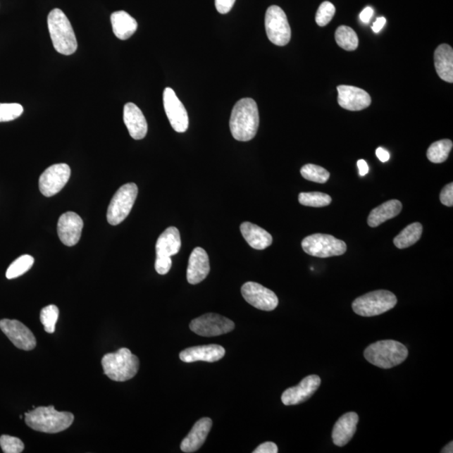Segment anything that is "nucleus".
<instances>
[{
  "mask_svg": "<svg viewBox=\"0 0 453 453\" xmlns=\"http://www.w3.org/2000/svg\"><path fill=\"white\" fill-rule=\"evenodd\" d=\"M440 201L447 206H453V183L447 185L440 194Z\"/></svg>",
  "mask_w": 453,
  "mask_h": 453,
  "instance_id": "obj_39",
  "label": "nucleus"
},
{
  "mask_svg": "<svg viewBox=\"0 0 453 453\" xmlns=\"http://www.w3.org/2000/svg\"><path fill=\"white\" fill-rule=\"evenodd\" d=\"M321 382L322 381L318 376H306L298 385L285 390L281 397L283 403L285 406H294L306 402L318 390Z\"/></svg>",
  "mask_w": 453,
  "mask_h": 453,
  "instance_id": "obj_15",
  "label": "nucleus"
},
{
  "mask_svg": "<svg viewBox=\"0 0 453 453\" xmlns=\"http://www.w3.org/2000/svg\"><path fill=\"white\" fill-rule=\"evenodd\" d=\"M422 232L423 227L420 223H411L395 237L394 244L399 249L411 247L420 240Z\"/></svg>",
  "mask_w": 453,
  "mask_h": 453,
  "instance_id": "obj_28",
  "label": "nucleus"
},
{
  "mask_svg": "<svg viewBox=\"0 0 453 453\" xmlns=\"http://www.w3.org/2000/svg\"><path fill=\"white\" fill-rule=\"evenodd\" d=\"M357 165L359 167V175H361V177H364L365 175L368 174L369 169L366 161L364 160H359Z\"/></svg>",
  "mask_w": 453,
  "mask_h": 453,
  "instance_id": "obj_45",
  "label": "nucleus"
},
{
  "mask_svg": "<svg viewBox=\"0 0 453 453\" xmlns=\"http://www.w3.org/2000/svg\"><path fill=\"white\" fill-rule=\"evenodd\" d=\"M182 241L177 228H167L159 237L156 244V257H171L181 249Z\"/></svg>",
  "mask_w": 453,
  "mask_h": 453,
  "instance_id": "obj_23",
  "label": "nucleus"
},
{
  "mask_svg": "<svg viewBox=\"0 0 453 453\" xmlns=\"http://www.w3.org/2000/svg\"><path fill=\"white\" fill-rule=\"evenodd\" d=\"M303 250L311 256L329 258L340 256L347 252L345 242L329 235L315 234L302 242Z\"/></svg>",
  "mask_w": 453,
  "mask_h": 453,
  "instance_id": "obj_8",
  "label": "nucleus"
},
{
  "mask_svg": "<svg viewBox=\"0 0 453 453\" xmlns=\"http://www.w3.org/2000/svg\"><path fill=\"white\" fill-rule=\"evenodd\" d=\"M163 103L167 118L173 130L178 133L186 132L189 125L187 109L170 87L164 90Z\"/></svg>",
  "mask_w": 453,
  "mask_h": 453,
  "instance_id": "obj_14",
  "label": "nucleus"
},
{
  "mask_svg": "<svg viewBox=\"0 0 453 453\" xmlns=\"http://www.w3.org/2000/svg\"><path fill=\"white\" fill-rule=\"evenodd\" d=\"M359 416L355 412L346 413L342 416L333 426V441L337 447H345L353 438L357 424Z\"/></svg>",
  "mask_w": 453,
  "mask_h": 453,
  "instance_id": "obj_21",
  "label": "nucleus"
},
{
  "mask_svg": "<svg viewBox=\"0 0 453 453\" xmlns=\"http://www.w3.org/2000/svg\"><path fill=\"white\" fill-rule=\"evenodd\" d=\"M210 272L208 254L204 249L196 248L189 258L187 278L189 283L197 285L206 278Z\"/></svg>",
  "mask_w": 453,
  "mask_h": 453,
  "instance_id": "obj_19",
  "label": "nucleus"
},
{
  "mask_svg": "<svg viewBox=\"0 0 453 453\" xmlns=\"http://www.w3.org/2000/svg\"><path fill=\"white\" fill-rule=\"evenodd\" d=\"M0 447L4 453H20L25 449L24 443L20 438L8 435L0 437Z\"/></svg>",
  "mask_w": 453,
  "mask_h": 453,
  "instance_id": "obj_37",
  "label": "nucleus"
},
{
  "mask_svg": "<svg viewBox=\"0 0 453 453\" xmlns=\"http://www.w3.org/2000/svg\"><path fill=\"white\" fill-rule=\"evenodd\" d=\"M23 112L24 108L20 104H0V123L15 120Z\"/></svg>",
  "mask_w": 453,
  "mask_h": 453,
  "instance_id": "obj_35",
  "label": "nucleus"
},
{
  "mask_svg": "<svg viewBox=\"0 0 453 453\" xmlns=\"http://www.w3.org/2000/svg\"><path fill=\"white\" fill-rule=\"evenodd\" d=\"M173 266L170 257H156L155 263L156 271L158 274L166 275Z\"/></svg>",
  "mask_w": 453,
  "mask_h": 453,
  "instance_id": "obj_38",
  "label": "nucleus"
},
{
  "mask_svg": "<svg viewBox=\"0 0 453 453\" xmlns=\"http://www.w3.org/2000/svg\"><path fill=\"white\" fill-rule=\"evenodd\" d=\"M124 122L128 131L134 139H142L148 131L147 121L138 106L133 103H128L124 108Z\"/></svg>",
  "mask_w": 453,
  "mask_h": 453,
  "instance_id": "obj_20",
  "label": "nucleus"
},
{
  "mask_svg": "<svg viewBox=\"0 0 453 453\" xmlns=\"http://www.w3.org/2000/svg\"><path fill=\"white\" fill-rule=\"evenodd\" d=\"M337 45L346 51H355L359 46V38L354 30L349 26H340L336 30Z\"/></svg>",
  "mask_w": 453,
  "mask_h": 453,
  "instance_id": "obj_30",
  "label": "nucleus"
},
{
  "mask_svg": "<svg viewBox=\"0 0 453 453\" xmlns=\"http://www.w3.org/2000/svg\"><path fill=\"white\" fill-rule=\"evenodd\" d=\"M59 318V309L55 305H49L44 309L39 314V319L44 326V329L48 333H54L56 330V324Z\"/></svg>",
  "mask_w": 453,
  "mask_h": 453,
  "instance_id": "obj_34",
  "label": "nucleus"
},
{
  "mask_svg": "<svg viewBox=\"0 0 453 453\" xmlns=\"http://www.w3.org/2000/svg\"><path fill=\"white\" fill-rule=\"evenodd\" d=\"M232 321L215 314L202 315L192 321L190 328L193 333L202 337H216L230 333L235 329Z\"/></svg>",
  "mask_w": 453,
  "mask_h": 453,
  "instance_id": "obj_10",
  "label": "nucleus"
},
{
  "mask_svg": "<svg viewBox=\"0 0 453 453\" xmlns=\"http://www.w3.org/2000/svg\"><path fill=\"white\" fill-rule=\"evenodd\" d=\"M83 221L78 214L73 212L65 213L57 223V232L63 244L72 247L81 239Z\"/></svg>",
  "mask_w": 453,
  "mask_h": 453,
  "instance_id": "obj_16",
  "label": "nucleus"
},
{
  "mask_svg": "<svg viewBox=\"0 0 453 453\" xmlns=\"http://www.w3.org/2000/svg\"><path fill=\"white\" fill-rule=\"evenodd\" d=\"M407 357V347L402 342L394 340L373 342L364 351V358L367 361L381 368L397 366Z\"/></svg>",
  "mask_w": 453,
  "mask_h": 453,
  "instance_id": "obj_5",
  "label": "nucleus"
},
{
  "mask_svg": "<svg viewBox=\"0 0 453 453\" xmlns=\"http://www.w3.org/2000/svg\"><path fill=\"white\" fill-rule=\"evenodd\" d=\"M48 29L55 50L59 54L70 56L77 49L74 30L67 15L60 8H54L48 15Z\"/></svg>",
  "mask_w": 453,
  "mask_h": 453,
  "instance_id": "obj_3",
  "label": "nucleus"
},
{
  "mask_svg": "<svg viewBox=\"0 0 453 453\" xmlns=\"http://www.w3.org/2000/svg\"><path fill=\"white\" fill-rule=\"evenodd\" d=\"M225 355V349L216 345L188 347L180 354V359L185 363L204 361L217 362Z\"/></svg>",
  "mask_w": 453,
  "mask_h": 453,
  "instance_id": "obj_18",
  "label": "nucleus"
},
{
  "mask_svg": "<svg viewBox=\"0 0 453 453\" xmlns=\"http://www.w3.org/2000/svg\"><path fill=\"white\" fill-rule=\"evenodd\" d=\"M259 114L256 102L245 98L237 101L231 113L230 126L232 135L239 142H249L257 134Z\"/></svg>",
  "mask_w": 453,
  "mask_h": 453,
  "instance_id": "obj_1",
  "label": "nucleus"
},
{
  "mask_svg": "<svg viewBox=\"0 0 453 453\" xmlns=\"http://www.w3.org/2000/svg\"><path fill=\"white\" fill-rule=\"evenodd\" d=\"M71 177V168L67 164L52 165L44 171L39 179V191L45 197L55 196L63 190Z\"/></svg>",
  "mask_w": 453,
  "mask_h": 453,
  "instance_id": "obj_11",
  "label": "nucleus"
},
{
  "mask_svg": "<svg viewBox=\"0 0 453 453\" xmlns=\"http://www.w3.org/2000/svg\"><path fill=\"white\" fill-rule=\"evenodd\" d=\"M244 300L255 309L271 311L279 304L278 297L272 290L256 283H245L241 289Z\"/></svg>",
  "mask_w": 453,
  "mask_h": 453,
  "instance_id": "obj_12",
  "label": "nucleus"
},
{
  "mask_svg": "<svg viewBox=\"0 0 453 453\" xmlns=\"http://www.w3.org/2000/svg\"><path fill=\"white\" fill-rule=\"evenodd\" d=\"M0 329L19 349L30 351L37 346L33 333L19 321L2 319L0 321Z\"/></svg>",
  "mask_w": 453,
  "mask_h": 453,
  "instance_id": "obj_13",
  "label": "nucleus"
},
{
  "mask_svg": "<svg viewBox=\"0 0 453 453\" xmlns=\"http://www.w3.org/2000/svg\"><path fill=\"white\" fill-rule=\"evenodd\" d=\"M442 453H452L453 452V442L448 443L445 447L442 450Z\"/></svg>",
  "mask_w": 453,
  "mask_h": 453,
  "instance_id": "obj_46",
  "label": "nucleus"
},
{
  "mask_svg": "<svg viewBox=\"0 0 453 453\" xmlns=\"http://www.w3.org/2000/svg\"><path fill=\"white\" fill-rule=\"evenodd\" d=\"M298 199L302 205L312 208H323L332 202L331 197L326 193L318 192H302L299 194Z\"/></svg>",
  "mask_w": 453,
  "mask_h": 453,
  "instance_id": "obj_31",
  "label": "nucleus"
},
{
  "mask_svg": "<svg viewBox=\"0 0 453 453\" xmlns=\"http://www.w3.org/2000/svg\"><path fill=\"white\" fill-rule=\"evenodd\" d=\"M376 156L382 162H387L390 160V155L384 148L380 147L376 149Z\"/></svg>",
  "mask_w": 453,
  "mask_h": 453,
  "instance_id": "obj_43",
  "label": "nucleus"
},
{
  "mask_svg": "<svg viewBox=\"0 0 453 453\" xmlns=\"http://www.w3.org/2000/svg\"><path fill=\"white\" fill-rule=\"evenodd\" d=\"M113 32L122 41L130 38L138 28L137 21L125 11H116L111 15Z\"/></svg>",
  "mask_w": 453,
  "mask_h": 453,
  "instance_id": "obj_26",
  "label": "nucleus"
},
{
  "mask_svg": "<svg viewBox=\"0 0 453 453\" xmlns=\"http://www.w3.org/2000/svg\"><path fill=\"white\" fill-rule=\"evenodd\" d=\"M385 23H386V19L385 18V17H380V18H378L372 26V30H373V32L379 33L381 29L384 27Z\"/></svg>",
  "mask_w": 453,
  "mask_h": 453,
  "instance_id": "obj_44",
  "label": "nucleus"
},
{
  "mask_svg": "<svg viewBox=\"0 0 453 453\" xmlns=\"http://www.w3.org/2000/svg\"><path fill=\"white\" fill-rule=\"evenodd\" d=\"M435 68L440 78L453 82V50L447 44H442L434 54Z\"/></svg>",
  "mask_w": 453,
  "mask_h": 453,
  "instance_id": "obj_24",
  "label": "nucleus"
},
{
  "mask_svg": "<svg viewBox=\"0 0 453 453\" xmlns=\"http://www.w3.org/2000/svg\"><path fill=\"white\" fill-rule=\"evenodd\" d=\"M240 231L250 247L254 249L263 250L272 244L273 237L269 232L254 223H242Z\"/></svg>",
  "mask_w": 453,
  "mask_h": 453,
  "instance_id": "obj_25",
  "label": "nucleus"
},
{
  "mask_svg": "<svg viewBox=\"0 0 453 453\" xmlns=\"http://www.w3.org/2000/svg\"><path fill=\"white\" fill-rule=\"evenodd\" d=\"M102 366L105 375L110 380L125 382L137 375L139 360L130 349L122 347L116 353L105 354L102 359Z\"/></svg>",
  "mask_w": 453,
  "mask_h": 453,
  "instance_id": "obj_4",
  "label": "nucleus"
},
{
  "mask_svg": "<svg viewBox=\"0 0 453 453\" xmlns=\"http://www.w3.org/2000/svg\"><path fill=\"white\" fill-rule=\"evenodd\" d=\"M137 195L138 187L135 183L125 184L118 189L108 206L107 212L108 223L116 226L124 221L133 209Z\"/></svg>",
  "mask_w": 453,
  "mask_h": 453,
  "instance_id": "obj_7",
  "label": "nucleus"
},
{
  "mask_svg": "<svg viewBox=\"0 0 453 453\" xmlns=\"http://www.w3.org/2000/svg\"><path fill=\"white\" fill-rule=\"evenodd\" d=\"M302 178L316 183H326L330 178L329 171L323 167L314 164H307L301 169Z\"/></svg>",
  "mask_w": 453,
  "mask_h": 453,
  "instance_id": "obj_33",
  "label": "nucleus"
},
{
  "mask_svg": "<svg viewBox=\"0 0 453 453\" xmlns=\"http://www.w3.org/2000/svg\"><path fill=\"white\" fill-rule=\"evenodd\" d=\"M265 25L267 37L273 44L279 46L287 45L292 37V30L283 8L277 6L268 8Z\"/></svg>",
  "mask_w": 453,
  "mask_h": 453,
  "instance_id": "obj_9",
  "label": "nucleus"
},
{
  "mask_svg": "<svg viewBox=\"0 0 453 453\" xmlns=\"http://www.w3.org/2000/svg\"><path fill=\"white\" fill-rule=\"evenodd\" d=\"M373 15V8L371 7L365 8L364 10L360 14V20H361L364 23L367 24L371 21Z\"/></svg>",
  "mask_w": 453,
  "mask_h": 453,
  "instance_id": "obj_42",
  "label": "nucleus"
},
{
  "mask_svg": "<svg viewBox=\"0 0 453 453\" xmlns=\"http://www.w3.org/2000/svg\"><path fill=\"white\" fill-rule=\"evenodd\" d=\"M402 204L398 200H390L385 202L382 205L377 206L371 211L368 218V224L369 227H379L380 224L394 218L402 212Z\"/></svg>",
  "mask_w": 453,
  "mask_h": 453,
  "instance_id": "obj_27",
  "label": "nucleus"
},
{
  "mask_svg": "<svg viewBox=\"0 0 453 453\" xmlns=\"http://www.w3.org/2000/svg\"><path fill=\"white\" fill-rule=\"evenodd\" d=\"M212 426L213 421L210 418H201V420L197 421L191 432L184 438L181 444L182 451L191 453L199 450L208 438Z\"/></svg>",
  "mask_w": 453,
  "mask_h": 453,
  "instance_id": "obj_22",
  "label": "nucleus"
},
{
  "mask_svg": "<svg viewBox=\"0 0 453 453\" xmlns=\"http://www.w3.org/2000/svg\"><path fill=\"white\" fill-rule=\"evenodd\" d=\"M34 261V258L30 256V255H22V256L16 259L15 261L8 266L6 271V278L12 280L23 275L25 273L30 270Z\"/></svg>",
  "mask_w": 453,
  "mask_h": 453,
  "instance_id": "obj_32",
  "label": "nucleus"
},
{
  "mask_svg": "<svg viewBox=\"0 0 453 453\" xmlns=\"http://www.w3.org/2000/svg\"><path fill=\"white\" fill-rule=\"evenodd\" d=\"M336 8L332 3L325 1L321 4L316 14V22L319 26H326L335 15Z\"/></svg>",
  "mask_w": 453,
  "mask_h": 453,
  "instance_id": "obj_36",
  "label": "nucleus"
},
{
  "mask_svg": "<svg viewBox=\"0 0 453 453\" xmlns=\"http://www.w3.org/2000/svg\"><path fill=\"white\" fill-rule=\"evenodd\" d=\"M278 452V447L274 442H265L259 445L254 453H277Z\"/></svg>",
  "mask_w": 453,
  "mask_h": 453,
  "instance_id": "obj_41",
  "label": "nucleus"
},
{
  "mask_svg": "<svg viewBox=\"0 0 453 453\" xmlns=\"http://www.w3.org/2000/svg\"><path fill=\"white\" fill-rule=\"evenodd\" d=\"M236 0H215V6L220 14H227L232 10Z\"/></svg>",
  "mask_w": 453,
  "mask_h": 453,
  "instance_id": "obj_40",
  "label": "nucleus"
},
{
  "mask_svg": "<svg viewBox=\"0 0 453 453\" xmlns=\"http://www.w3.org/2000/svg\"><path fill=\"white\" fill-rule=\"evenodd\" d=\"M397 298L389 290H380L359 297L353 302V310L362 316H375L393 309Z\"/></svg>",
  "mask_w": 453,
  "mask_h": 453,
  "instance_id": "obj_6",
  "label": "nucleus"
},
{
  "mask_svg": "<svg viewBox=\"0 0 453 453\" xmlns=\"http://www.w3.org/2000/svg\"><path fill=\"white\" fill-rule=\"evenodd\" d=\"M25 421L37 432L55 434L67 430L74 421L73 413L56 411L54 406L39 407L26 412Z\"/></svg>",
  "mask_w": 453,
  "mask_h": 453,
  "instance_id": "obj_2",
  "label": "nucleus"
},
{
  "mask_svg": "<svg viewBox=\"0 0 453 453\" xmlns=\"http://www.w3.org/2000/svg\"><path fill=\"white\" fill-rule=\"evenodd\" d=\"M338 104L349 111H360L371 106V98L366 91L354 86L337 87Z\"/></svg>",
  "mask_w": 453,
  "mask_h": 453,
  "instance_id": "obj_17",
  "label": "nucleus"
},
{
  "mask_svg": "<svg viewBox=\"0 0 453 453\" xmlns=\"http://www.w3.org/2000/svg\"><path fill=\"white\" fill-rule=\"evenodd\" d=\"M453 144L450 139H442L433 143L428 149V160L433 163L440 164L447 160L452 151Z\"/></svg>",
  "mask_w": 453,
  "mask_h": 453,
  "instance_id": "obj_29",
  "label": "nucleus"
}]
</instances>
